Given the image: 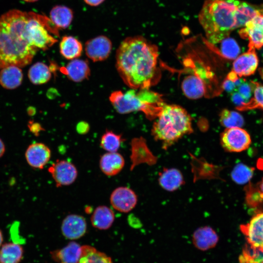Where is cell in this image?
I'll return each instance as SVG.
<instances>
[{
  "mask_svg": "<svg viewBox=\"0 0 263 263\" xmlns=\"http://www.w3.org/2000/svg\"><path fill=\"white\" fill-rule=\"evenodd\" d=\"M28 12L11 10L0 17V69L29 64L37 49L29 41L26 23Z\"/></svg>",
  "mask_w": 263,
  "mask_h": 263,
  "instance_id": "obj_2",
  "label": "cell"
},
{
  "mask_svg": "<svg viewBox=\"0 0 263 263\" xmlns=\"http://www.w3.org/2000/svg\"><path fill=\"white\" fill-rule=\"evenodd\" d=\"M261 74H262V76H263V69L262 70Z\"/></svg>",
  "mask_w": 263,
  "mask_h": 263,
  "instance_id": "obj_43",
  "label": "cell"
},
{
  "mask_svg": "<svg viewBox=\"0 0 263 263\" xmlns=\"http://www.w3.org/2000/svg\"><path fill=\"white\" fill-rule=\"evenodd\" d=\"M124 165L123 156L117 152H107L101 155L99 160V167L101 171L108 176L118 174Z\"/></svg>",
  "mask_w": 263,
  "mask_h": 263,
  "instance_id": "obj_19",
  "label": "cell"
},
{
  "mask_svg": "<svg viewBox=\"0 0 263 263\" xmlns=\"http://www.w3.org/2000/svg\"><path fill=\"white\" fill-rule=\"evenodd\" d=\"M23 255L22 246L16 243H6L0 249V263H19Z\"/></svg>",
  "mask_w": 263,
  "mask_h": 263,
  "instance_id": "obj_28",
  "label": "cell"
},
{
  "mask_svg": "<svg viewBox=\"0 0 263 263\" xmlns=\"http://www.w3.org/2000/svg\"><path fill=\"white\" fill-rule=\"evenodd\" d=\"M114 219V213L111 208L106 206H99L94 210L91 222L94 227L106 230L112 225Z\"/></svg>",
  "mask_w": 263,
  "mask_h": 263,
  "instance_id": "obj_23",
  "label": "cell"
},
{
  "mask_svg": "<svg viewBox=\"0 0 263 263\" xmlns=\"http://www.w3.org/2000/svg\"><path fill=\"white\" fill-rule=\"evenodd\" d=\"M60 71L71 80L81 82L88 78L90 75V69L86 60L74 59L65 67L60 68Z\"/></svg>",
  "mask_w": 263,
  "mask_h": 263,
  "instance_id": "obj_20",
  "label": "cell"
},
{
  "mask_svg": "<svg viewBox=\"0 0 263 263\" xmlns=\"http://www.w3.org/2000/svg\"><path fill=\"white\" fill-rule=\"evenodd\" d=\"M240 30L239 34L249 41V49H260L263 46V15H256Z\"/></svg>",
  "mask_w": 263,
  "mask_h": 263,
  "instance_id": "obj_9",
  "label": "cell"
},
{
  "mask_svg": "<svg viewBox=\"0 0 263 263\" xmlns=\"http://www.w3.org/2000/svg\"><path fill=\"white\" fill-rule=\"evenodd\" d=\"M5 152V146L2 141L0 138V158L3 155Z\"/></svg>",
  "mask_w": 263,
  "mask_h": 263,
  "instance_id": "obj_39",
  "label": "cell"
},
{
  "mask_svg": "<svg viewBox=\"0 0 263 263\" xmlns=\"http://www.w3.org/2000/svg\"><path fill=\"white\" fill-rule=\"evenodd\" d=\"M260 13L259 10L246 2L240 1L236 12L237 28L244 26L246 22Z\"/></svg>",
  "mask_w": 263,
  "mask_h": 263,
  "instance_id": "obj_30",
  "label": "cell"
},
{
  "mask_svg": "<svg viewBox=\"0 0 263 263\" xmlns=\"http://www.w3.org/2000/svg\"><path fill=\"white\" fill-rule=\"evenodd\" d=\"M181 88L184 95L192 99L201 98L206 93L205 82L197 72L186 76L182 82Z\"/></svg>",
  "mask_w": 263,
  "mask_h": 263,
  "instance_id": "obj_18",
  "label": "cell"
},
{
  "mask_svg": "<svg viewBox=\"0 0 263 263\" xmlns=\"http://www.w3.org/2000/svg\"><path fill=\"white\" fill-rule=\"evenodd\" d=\"M158 182L161 187L168 191H175L185 183L182 172L175 168L163 169L159 173Z\"/></svg>",
  "mask_w": 263,
  "mask_h": 263,
  "instance_id": "obj_21",
  "label": "cell"
},
{
  "mask_svg": "<svg viewBox=\"0 0 263 263\" xmlns=\"http://www.w3.org/2000/svg\"><path fill=\"white\" fill-rule=\"evenodd\" d=\"M239 0H206L198 19L208 41L220 43L237 28L236 12Z\"/></svg>",
  "mask_w": 263,
  "mask_h": 263,
  "instance_id": "obj_3",
  "label": "cell"
},
{
  "mask_svg": "<svg viewBox=\"0 0 263 263\" xmlns=\"http://www.w3.org/2000/svg\"><path fill=\"white\" fill-rule=\"evenodd\" d=\"M74 17L72 10L64 5H56L50 12V19L57 29L67 28Z\"/></svg>",
  "mask_w": 263,
  "mask_h": 263,
  "instance_id": "obj_26",
  "label": "cell"
},
{
  "mask_svg": "<svg viewBox=\"0 0 263 263\" xmlns=\"http://www.w3.org/2000/svg\"><path fill=\"white\" fill-rule=\"evenodd\" d=\"M3 242V235L1 231L0 230V246Z\"/></svg>",
  "mask_w": 263,
  "mask_h": 263,
  "instance_id": "obj_41",
  "label": "cell"
},
{
  "mask_svg": "<svg viewBox=\"0 0 263 263\" xmlns=\"http://www.w3.org/2000/svg\"><path fill=\"white\" fill-rule=\"evenodd\" d=\"M250 247L261 249L263 247V213L254 216L250 222L240 226Z\"/></svg>",
  "mask_w": 263,
  "mask_h": 263,
  "instance_id": "obj_12",
  "label": "cell"
},
{
  "mask_svg": "<svg viewBox=\"0 0 263 263\" xmlns=\"http://www.w3.org/2000/svg\"><path fill=\"white\" fill-rule=\"evenodd\" d=\"M219 122L225 128H241L244 124V119L239 113L225 109L219 114Z\"/></svg>",
  "mask_w": 263,
  "mask_h": 263,
  "instance_id": "obj_31",
  "label": "cell"
},
{
  "mask_svg": "<svg viewBox=\"0 0 263 263\" xmlns=\"http://www.w3.org/2000/svg\"><path fill=\"white\" fill-rule=\"evenodd\" d=\"M219 240L217 232L209 226L199 227L194 231L192 236L193 245L202 251L214 248L218 243Z\"/></svg>",
  "mask_w": 263,
  "mask_h": 263,
  "instance_id": "obj_17",
  "label": "cell"
},
{
  "mask_svg": "<svg viewBox=\"0 0 263 263\" xmlns=\"http://www.w3.org/2000/svg\"><path fill=\"white\" fill-rule=\"evenodd\" d=\"M90 127L88 123L81 121L76 126V130L79 133L85 134L88 132Z\"/></svg>",
  "mask_w": 263,
  "mask_h": 263,
  "instance_id": "obj_37",
  "label": "cell"
},
{
  "mask_svg": "<svg viewBox=\"0 0 263 263\" xmlns=\"http://www.w3.org/2000/svg\"><path fill=\"white\" fill-rule=\"evenodd\" d=\"M88 5L91 6H97L101 4L105 0H83Z\"/></svg>",
  "mask_w": 263,
  "mask_h": 263,
  "instance_id": "obj_38",
  "label": "cell"
},
{
  "mask_svg": "<svg viewBox=\"0 0 263 263\" xmlns=\"http://www.w3.org/2000/svg\"><path fill=\"white\" fill-rule=\"evenodd\" d=\"M158 56L157 46L144 37H128L117 50L116 67L123 82L131 89H150L161 78Z\"/></svg>",
  "mask_w": 263,
  "mask_h": 263,
  "instance_id": "obj_1",
  "label": "cell"
},
{
  "mask_svg": "<svg viewBox=\"0 0 263 263\" xmlns=\"http://www.w3.org/2000/svg\"><path fill=\"white\" fill-rule=\"evenodd\" d=\"M259 60L255 49H248L247 52L235 59L232 71L239 77L249 76L255 72Z\"/></svg>",
  "mask_w": 263,
  "mask_h": 263,
  "instance_id": "obj_15",
  "label": "cell"
},
{
  "mask_svg": "<svg viewBox=\"0 0 263 263\" xmlns=\"http://www.w3.org/2000/svg\"><path fill=\"white\" fill-rule=\"evenodd\" d=\"M261 251L263 252V247L260 249Z\"/></svg>",
  "mask_w": 263,
  "mask_h": 263,
  "instance_id": "obj_44",
  "label": "cell"
},
{
  "mask_svg": "<svg viewBox=\"0 0 263 263\" xmlns=\"http://www.w3.org/2000/svg\"><path fill=\"white\" fill-rule=\"evenodd\" d=\"M221 47L222 56L227 59H235L238 56L240 52V48L235 41L232 38H228L224 39Z\"/></svg>",
  "mask_w": 263,
  "mask_h": 263,
  "instance_id": "obj_34",
  "label": "cell"
},
{
  "mask_svg": "<svg viewBox=\"0 0 263 263\" xmlns=\"http://www.w3.org/2000/svg\"><path fill=\"white\" fill-rule=\"evenodd\" d=\"M87 227V223L83 216L72 214L68 215L63 220L61 230L66 238L76 240L85 234Z\"/></svg>",
  "mask_w": 263,
  "mask_h": 263,
  "instance_id": "obj_14",
  "label": "cell"
},
{
  "mask_svg": "<svg viewBox=\"0 0 263 263\" xmlns=\"http://www.w3.org/2000/svg\"><path fill=\"white\" fill-rule=\"evenodd\" d=\"M78 263H113L106 254L89 245L81 246V252Z\"/></svg>",
  "mask_w": 263,
  "mask_h": 263,
  "instance_id": "obj_27",
  "label": "cell"
},
{
  "mask_svg": "<svg viewBox=\"0 0 263 263\" xmlns=\"http://www.w3.org/2000/svg\"><path fill=\"white\" fill-rule=\"evenodd\" d=\"M23 74L19 67L10 65L1 69L0 84L6 89H14L21 83Z\"/></svg>",
  "mask_w": 263,
  "mask_h": 263,
  "instance_id": "obj_24",
  "label": "cell"
},
{
  "mask_svg": "<svg viewBox=\"0 0 263 263\" xmlns=\"http://www.w3.org/2000/svg\"><path fill=\"white\" fill-rule=\"evenodd\" d=\"M123 141L121 134L107 130L101 136L100 145L107 152H117Z\"/></svg>",
  "mask_w": 263,
  "mask_h": 263,
  "instance_id": "obj_32",
  "label": "cell"
},
{
  "mask_svg": "<svg viewBox=\"0 0 263 263\" xmlns=\"http://www.w3.org/2000/svg\"><path fill=\"white\" fill-rule=\"evenodd\" d=\"M28 77L31 82L34 84H44L50 79L51 69L44 63L37 62L30 68Z\"/></svg>",
  "mask_w": 263,
  "mask_h": 263,
  "instance_id": "obj_29",
  "label": "cell"
},
{
  "mask_svg": "<svg viewBox=\"0 0 263 263\" xmlns=\"http://www.w3.org/2000/svg\"><path fill=\"white\" fill-rule=\"evenodd\" d=\"M110 201L114 209L121 212L127 213L136 206L137 196L131 188L127 187H119L112 191Z\"/></svg>",
  "mask_w": 263,
  "mask_h": 263,
  "instance_id": "obj_10",
  "label": "cell"
},
{
  "mask_svg": "<svg viewBox=\"0 0 263 263\" xmlns=\"http://www.w3.org/2000/svg\"><path fill=\"white\" fill-rule=\"evenodd\" d=\"M258 83L247 81L238 77L234 81V87L228 94L230 100L240 111L249 109L253 97L254 91Z\"/></svg>",
  "mask_w": 263,
  "mask_h": 263,
  "instance_id": "obj_7",
  "label": "cell"
},
{
  "mask_svg": "<svg viewBox=\"0 0 263 263\" xmlns=\"http://www.w3.org/2000/svg\"><path fill=\"white\" fill-rule=\"evenodd\" d=\"M131 170H132L139 164H152L155 162V157L148 148L144 138L140 137L133 138L131 141Z\"/></svg>",
  "mask_w": 263,
  "mask_h": 263,
  "instance_id": "obj_16",
  "label": "cell"
},
{
  "mask_svg": "<svg viewBox=\"0 0 263 263\" xmlns=\"http://www.w3.org/2000/svg\"><path fill=\"white\" fill-rule=\"evenodd\" d=\"M246 200L247 203L252 206H256L263 202L260 193L255 187H249L246 191Z\"/></svg>",
  "mask_w": 263,
  "mask_h": 263,
  "instance_id": "obj_35",
  "label": "cell"
},
{
  "mask_svg": "<svg viewBox=\"0 0 263 263\" xmlns=\"http://www.w3.org/2000/svg\"><path fill=\"white\" fill-rule=\"evenodd\" d=\"M254 169L242 163L236 165L232 170L231 176L232 180L239 184L248 182L253 174Z\"/></svg>",
  "mask_w": 263,
  "mask_h": 263,
  "instance_id": "obj_33",
  "label": "cell"
},
{
  "mask_svg": "<svg viewBox=\"0 0 263 263\" xmlns=\"http://www.w3.org/2000/svg\"><path fill=\"white\" fill-rule=\"evenodd\" d=\"M81 252V246L71 242L64 247L52 252L51 255L58 263H78Z\"/></svg>",
  "mask_w": 263,
  "mask_h": 263,
  "instance_id": "obj_22",
  "label": "cell"
},
{
  "mask_svg": "<svg viewBox=\"0 0 263 263\" xmlns=\"http://www.w3.org/2000/svg\"><path fill=\"white\" fill-rule=\"evenodd\" d=\"M156 119L151 134L155 140L162 143L164 150L193 132L191 117L179 105L166 103Z\"/></svg>",
  "mask_w": 263,
  "mask_h": 263,
  "instance_id": "obj_4",
  "label": "cell"
},
{
  "mask_svg": "<svg viewBox=\"0 0 263 263\" xmlns=\"http://www.w3.org/2000/svg\"><path fill=\"white\" fill-rule=\"evenodd\" d=\"M260 193L262 198L263 199V178L260 183L258 184V186L257 188Z\"/></svg>",
  "mask_w": 263,
  "mask_h": 263,
  "instance_id": "obj_40",
  "label": "cell"
},
{
  "mask_svg": "<svg viewBox=\"0 0 263 263\" xmlns=\"http://www.w3.org/2000/svg\"><path fill=\"white\" fill-rule=\"evenodd\" d=\"M51 157L50 148L42 143L30 145L25 152L27 164L32 168L41 169L49 162Z\"/></svg>",
  "mask_w": 263,
  "mask_h": 263,
  "instance_id": "obj_13",
  "label": "cell"
},
{
  "mask_svg": "<svg viewBox=\"0 0 263 263\" xmlns=\"http://www.w3.org/2000/svg\"><path fill=\"white\" fill-rule=\"evenodd\" d=\"M23 0L27 1V2H35L38 0Z\"/></svg>",
  "mask_w": 263,
  "mask_h": 263,
  "instance_id": "obj_42",
  "label": "cell"
},
{
  "mask_svg": "<svg viewBox=\"0 0 263 263\" xmlns=\"http://www.w3.org/2000/svg\"><path fill=\"white\" fill-rule=\"evenodd\" d=\"M112 43L106 36H98L85 43V51L87 56L94 62L107 59L111 54Z\"/></svg>",
  "mask_w": 263,
  "mask_h": 263,
  "instance_id": "obj_11",
  "label": "cell"
},
{
  "mask_svg": "<svg viewBox=\"0 0 263 263\" xmlns=\"http://www.w3.org/2000/svg\"><path fill=\"white\" fill-rule=\"evenodd\" d=\"M48 171L58 188L72 184L78 174L75 166L65 160H57L49 167Z\"/></svg>",
  "mask_w": 263,
  "mask_h": 263,
  "instance_id": "obj_8",
  "label": "cell"
},
{
  "mask_svg": "<svg viewBox=\"0 0 263 263\" xmlns=\"http://www.w3.org/2000/svg\"><path fill=\"white\" fill-rule=\"evenodd\" d=\"M263 109V85L258 83L254 91L253 97L248 109Z\"/></svg>",
  "mask_w": 263,
  "mask_h": 263,
  "instance_id": "obj_36",
  "label": "cell"
},
{
  "mask_svg": "<svg viewBox=\"0 0 263 263\" xmlns=\"http://www.w3.org/2000/svg\"><path fill=\"white\" fill-rule=\"evenodd\" d=\"M109 99L118 113L126 114L141 111L150 120L158 116L166 104L161 94L149 89H139L138 91L132 89L125 93L115 91L111 94Z\"/></svg>",
  "mask_w": 263,
  "mask_h": 263,
  "instance_id": "obj_5",
  "label": "cell"
},
{
  "mask_svg": "<svg viewBox=\"0 0 263 263\" xmlns=\"http://www.w3.org/2000/svg\"><path fill=\"white\" fill-rule=\"evenodd\" d=\"M81 43L71 36H64L59 43V51L65 58L73 60L79 57L82 52Z\"/></svg>",
  "mask_w": 263,
  "mask_h": 263,
  "instance_id": "obj_25",
  "label": "cell"
},
{
  "mask_svg": "<svg viewBox=\"0 0 263 263\" xmlns=\"http://www.w3.org/2000/svg\"><path fill=\"white\" fill-rule=\"evenodd\" d=\"M251 142L249 133L240 127L226 128L220 136L223 148L228 152L244 151L249 147Z\"/></svg>",
  "mask_w": 263,
  "mask_h": 263,
  "instance_id": "obj_6",
  "label": "cell"
}]
</instances>
